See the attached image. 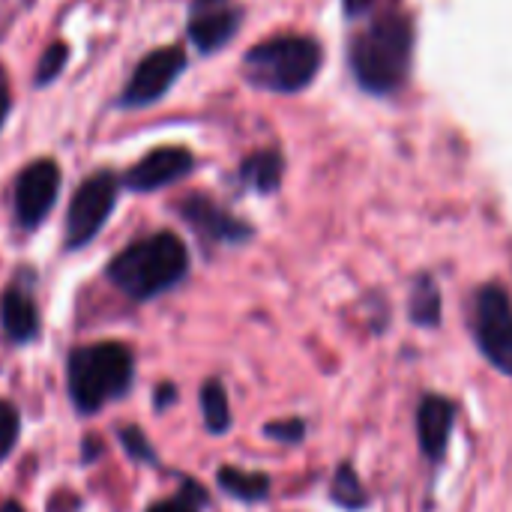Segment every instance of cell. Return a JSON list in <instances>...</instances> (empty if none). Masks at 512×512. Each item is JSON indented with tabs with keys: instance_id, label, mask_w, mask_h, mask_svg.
<instances>
[{
	"instance_id": "cell-1",
	"label": "cell",
	"mask_w": 512,
	"mask_h": 512,
	"mask_svg": "<svg viewBox=\"0 0 512 512\" xmlns=\"http://www.w3.org/2000/svg\"><path fill=\"white\" fill-rule=\"evenodd\" d=\"M186 273H189V249L171 231H159L126 246L105 267L108 282L135 303H147L171 291L177 282L186 279Z\"/></svg>"
},
{
	"instance_id": "cell-2",
	"label": "cell",
	"mask_w": 512,
	"mask_h": 512,
	"mask_svg": "<svg viewBox=\"0 0 512 512\" xmlns=\"http://www.w3.org/2000/svg\"><path fill=\"white\" fill-rule=\"evenodd\" d=\"M135 381V357L123 342L78 345L66 357V390L81 414H96L123 399Z\"/></svg>"
},
{
	"instance_id": "cell-3",
	"label": "cell",
	"mask_w": 512,
	"mask_h": 512,
	"mask_svg": "<svg viewBox=\"0 0 512 512\" xmlns=\"http://www.w3.org/2000/svg\"><path fill=\"white\" fill-rule=\"evenodd\" d=\"M414 30L405 18H381L354 39L351 69L363 90L384 96L402 87L411 69Z\"/></svg>"
},
{
	"instance_id": "cell-4",
	"label": "cell",
	"mask_w": 512,
	"mask_h": 512,
	"mask_svg": "<svg viewBox=\"0 0 512 512\" xmlns=\"http://www.w3.org/2000/svg\"><path fill=\"white\" fill-rule=\"evenodd\" d=\"M318 69H321L318 42L294 33L258 42L243 60L246 78L270 93H300L303 87L312 84Z\"/></svg>"
},
{
	"instance_id": "cell-5",
	"label": "cell",
	"mask_w": 512,
	"mask_h": 512,
	"mask_svg": "<svg viewBox=\"0 0 512 512\" xmlns=\"http://www.w3.org/2000/svg\"><path fill=\"white\" fill-rule=\"evenodd\" d=\"M114 204H117V177L111 171H99V174L87 177L69 201L66 249L87 246L108 222Z\"/></svg>"
},
{
	"instance_id": "cell-6",
	"label": "cell",
	"mask_w": 512,
	"mask_h": 512,
	"mask_svg": "<svg viewBox=\"0 0 512 512\" xmlns=\"http://www.w3.org/2000/svg\"><path fill=\"white\" fill-rule=\"evenodd\" d=\"M474 333L486 360L501 372H512V303L504 288H480L474 306Z\"/></svg>"
},
{
	"instance_id": "cell-7",
	"label": "cell",
	"mask_w": 512,
	"mask_h": 512,
	"mask_svg": "<svg viewBox=\"0 0 512 512\" xmlns=\"http://www.w3.org/2000/svg\"><path fill=\"white\" fill-rule=\"evenodd\" d=\"M60 192V168L54 159L30 162L15 180V222L27 231L39 228L42 219L51 213Z\"/></svg>"
},
{
	"instance_id": "cell-8",
	"label": "cell",
	"mask_w": 512,
	"mask_h": 512,
	"mask_svg": "<svg viewBox=\"0 0 512 512\" xmlns=\"http://www.w3.org/2000/svg\"><path fill=\"white\" fill-rule=\"evenodd\" d=\"M183 66H186V51L183 48H159V51L147 54L135 66V72H132L129 84H126V93L120 99V105L138 108V105L156 102L177 81V75L183 72Z\"/></svg>"
},
{
	"instance_id": "cell-9",
	"label": "cell",
	"mask_w": 512,
	"mask_h": 512,
	"mask_svg": "<svg viewBox=\"0 0 512 512\" xmlns=\"http://www.w3.org/2000/svg\"><path fill=\"white\" fill-rule=\"evenodd\" d=\"M192 165H195V159L186 147H159V150H150L144 159H138L129 168L126 186L132 192H156V189L186 177L192 171Z\"/></svg>"
},
{
	"instance_id": "cell-10",
	"label": "cell",
	"mask_w": 512,
	"mask_h": 512,
	"mask_svg": "<svg viewBox=\"0 0 512 512\" xmlns=\"http://www.w3.org/2000/svg\"><path fill=\"white\" fill-rule=\"evenodd\" d=\"M180 216L204 237L216 240V243H240L246 240L252 231L234 219L231 213H225L219 204H213L210 198H201V195H192L180 204Z\"/></svg>"
},
{
	"instance_id": "cell-11",
	"label": "cell",
	"mask_w": 512,
	"mask_h": 512,
	"mask_svg": "<svg viewBox=\"0 0 512 512\" xmlns=\"http://www.w3.org/2000/svg\"><path fill=\"white\" fill-rule=\"evenodd\" d=\"M0 327L6 333L9 342L15 345H30L33 339H39L42 321H39V309L33 303V297L24 288H9L0 300Z\"/></svg>"
},
{
	"instance_id": "cell-12",
	"label": "cell",
	"mask_w": 512,
	"mask_h": 512,
	"mask_svg": "<svg viewBox=\"0 0 512 512\" xmlns=\"http://www.w3.org/2000/svg\"><path fill=\"white\" fill-rule=\"evenodd\" d=\"M453 405L441 396H426L417 414V429H420V444L426 456L438 459L447 450L450 432H453Z\"/></svg>"
},
{
	"instance_id": "cell-13",
	"label": "cell",
	"mask_w": 512,
	"mask_h": 512,
	"mask_svg": "<svg viewBox=\"0 0 512 512\" xmlns=\"http://www.w3.org/2000/svg\"><path fill=\"white\" fill-rule=\"evenodd\" d=\"M240 27V12L234 9H204L189 21V36L201 51L222 48Z\"/></svg>"
},
{
	"instance_id": "cell-14",
	"label": "cell",
	"mask_w": 512,
	"mask_h": 512,
	"mask_svg": "<svg viewBox=\"0 0 512 512\" xmlns=\"http://www.w3.org/2000/svg\"><path fill=\"white\" fill-rule=\"evenodd\" d=\"M219 489L228 492L231 498L240 501H264L270 495V480L255 471H240V468H222L216 474Z\"/></svg>"
},
{
	"instance_id": "cell-15",
	"label": "cell",
	"mask_w": 512,
	"mask_h": 512,
	"mask_svg": "<svg viewBox=\"0 0 512 512\" xmlns=\"http://www.w3.org/2000/svg\"><path fill=\"white\" fill-rule=\"evenodd\" d=\"M201 411H204V423L207 432L222 435L231 429V408H228V393L219 381H207L201 387Z\"/></svg>"
},
{
	"instance_id": "cell-16",
	"label": "cell",
	"mask_w": 512,
	"mask_h": 512,
	"mask_svg": "<svg viewBox=\"0 0 512 512\" xmlns=\"http://www.w3.org/2000/svg\"><path fill=\"white\" fill-rule=\"evenodd\" d=\"M282 177V159L276 153H255L243 162V180L258 192H273Z\"/></svg>"
},
{
	"instance_id": "cell-17",
	"label": "cell",
	"mask_w": 512,
	"mask_h": 512,
	"mask_svg": "<svg viewBox=\"0 0 512 512\" xmlns=\"http://www.w3.org/2000/svg\"><path fill=\"white\" fill-rule=\"evenodd\" d=\"M411 318L417 324H426V327L438 324V318H441V294L432 285V279H420L417 282L414 300H411Z\"/></svg>"
},
{
	"instance_id": "cell-18",
	"label": "cell",
	"mask_w": 512,
	"mask_h": 512,
	"mask_svg": "<svg viewBox=\"0 0 512 512\" xmlns=\"http://www.w3.org/2000/svg\"><path fill=\"white\" fill-rule=\"evenodd\" d=\"M117 441H120V447L126 450V456H129L132 462H138V465H156V462H159V456H156V450L150 447L144 429H138V426H123V429L117 432Z\"/></svg>"
},
{
	"instance_id": "cell-19",
	"label": "cell",
	"mask_w": 512,
	"mask_h": 512,
	"mask_svg": "<svg viewBox=\"0 0 512 512\" xmlns=\"http://www.w3.org/2000/svg\"><path fill=\"white\" fill-rule=\"evenodd\" d=\"M333 498H336V504H342L348 510H360L366 504V492H363L354 468H348V465L339 468V474L333 480Z\"/></svg>"
},
{
	"instance_id": "cell-20",
	"label": "cell",
	"mask_w": 512,
	"mask_h": 512,
	"mask_svg": "<svg viewBox=\"0 0 512 512\" xmlns=\"http://www.w3.org/2000/svg\"><path fill=\"white\" fill-rule=\"evenodd\" d=\"M21 435V414L15 411L12 402H0V465L9 459Z\"/></svg>"
},
{
	"instance_id": "cell-21",
	"label": "cell",
	"mask_w": 512,
	"mask_h": 512,
	"mask_svg": "<svg viewBox=\"0 0 512 512\" xmlns=\"http://www.w3.org/2000/svg\"><path fill=\"white\" fill-rule=\"evenodd\" d=\"M66 57H69V48L63 45V42H54L45 54H42V60H39V69H36V84H45V81H51L60 69H63V63H66Z\"/></svg>"
},
{
	"instance_id": "cell-22",
	"label": "cell",
	"mask_w": 512,
	"mask_h": 512,
	"mask_svg": "<svg viewBox=\"0 0 512 512\" xmlns=\"http://www.w3.org/2000/svg\"><path fill=\"white\" fill-rule=\"evenodd\" d=\"M303 432H306V429H303L300 420H285V423H273V426L264 429V435H270V438H276V441H288V444L300 441Z\"/></svg>"
},
{
	"instance_id": "cell-23",
	"label": "cell",
	"mask_w": 512,
	"mask_h": 512,
	"mask_svg": "<svg viewBox=\"0 0 512 512\" xmlns=\"http://www.w3.org/2000/svg\"><path fill=\"white\" fill-rule=\"evenodd\" d=\"M147 512H198V504H192L189 498H171V501H159L153 504Z\"/></svg>"
},
{
	"instance_id": "cell-24",
	"label": "cell",
	"mask_w": 512,
	"mask_h": 512,
	"mask_svg": "<svg viewBox=\"0 0 512 512\" xmlns=\"http://www.w3.org/2000/svg\"><path fill=\"white\" fill-rule=\"evenodd\" d=\"M174 399H177V387H174V384H159V387H156L153 405H156V411H162V408L174 405Z\"/></svg>"
},
{
	"instance_id": "cell-25",
	"label": "cell",
	"mask_w": 512,
	"mask_h": 512,
	"mask_svg": "<svg viewBox=\"0 0 512 512\" xmlns=\"http://www.w3.org/2000/svg\"><path fill=\"white\" fill-rule=\"evenodd\" d=\"M90 453H93V456H99V453H102V447H99V438H96V435H87V438H84V465H90Z\"/></svg>"
},
{
	"instance_id": "cell-26",
	"label": "cell",
	"mask_w": 512,
	"mask_h": 512,
	"mask_svg": "<svg viewBox=\"0 0 512 512\" xmlns=\"http://www.w3.org/2000/svg\"><path fill=\"white\" fill-rule=\"evenodd\" d=\"M6 111H9V90H6V78H3V72H0V126H3V120H6Z\"/></svg>"
},
{
	"instance_id": "cell-27",
	"label": "cell",
	"mask_w": 512,
	"mask_h": 512,
	"mask_svg": "<svg viewBox=\"0 0 512 512\" xmlns=\"http://www.w3.org/2000/svg\"><path fill=\"white\" fill-rule=\"evenodd\" d=\"M0 512H27V510H24V507H21L18 501H6V504L0 507Z\"/></svg>"
}]
</instances>
